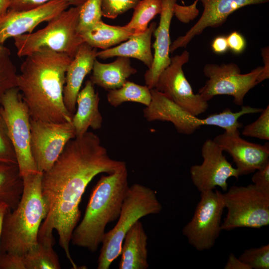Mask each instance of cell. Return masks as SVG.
<instances>
[{
  "label": "cell",
  "mask_w": 269,
  "mask_h": 269,
  "mask_svg": "<svg viewBox=\"0 0 269 269\" xmlns=\"http://www.w3.org/2000/svg\"><path fill=\"white\" fill-rule=\"evenodd\" d=\"M111 158L99 137L87 132L69 140L57 159L42 173L41 193L46 215L40 227L37 239L54 240L74 269L70 244L73 230L81 217L79 205L89 183L98 174H111L126 164Z\"/></svg>",
  "instance_id": "1"
},
{
  "label": "cell",
  "mask_w": 269,
  "mask_h": 269,
  "mask_svg": "<svg viewBox=\"0 0 269 269\" xmlns=\"http://www.w3.org/2000/svg\"><path fill=\"white\" fill-rule=\"evenodd\" d=\"M72 58L49 50L25 56L17 77V88L31 119L50 123L71 122L63 90L67 67Z\"/></svg>",
  "instance_id": "2"
},
{
  "label": "cell",
  "mask_w": 269,
  "mask_h": 269,
  "mask_svg": "<svg viewBox=\"0 0 269 269\" xmlns=\"http://www.w3.org/2000/svg\"><path fill=\"white\" fill-rule=\"evenodd\" d=\"M126 164L114 172L102 175L95 186L84 217L72 234L71 243L96 252L107 225L117 220L129 188Z\"/></svg>",
  "instance_id": "3"
},
{
  "label": "cell",
  "mask_w": 269,
  "mask_h": 269,
  "mask_svg": "<svg viewBox=\"0 0 269 269\" xmlns=\"http://www.w3.org/2000/svg\"><path fill=\"white\" fill-rule=\"evenodd\" d=\"M42 172L23 176V189L17 207L8 211L3 223L0 253L24 255L37 242L38 231L46 215L41 193Z\"/></svg>",
  "instance_id": "4"
},
{
  "label": "cell",
  "mask_w": 269,
  "mask_h": 269,
  "mask_svg": "<svg viewBox=\"0 0 269 269\" xmlns=\"http://www.w3.org/2000/svg\"><path fill=\"white\" fill-rule=\"evenodd\" d=\"M162 209L155 192L139 183L129 186L118 220L106 232L98 259V269H109L121 255L124 238L130 229L144 216L159 213Z\"/></svg>",
  "instance_id": "5"
},
{
  "label": "cell",
  "mask_w": 269,
  "mask_h": 269,
  "mask_svg": "<svg viewBox=\"0 0 269 269\" xmlns=\"http://www.w3.org/2000/svg\"><path fill=\"white\" fill-rule=\"evenodd\" d=\"M80 5L67 9L34 32L14 37L19 57L49 50L65 54L73 58L83 41L78 33Z\"/></svg>",
  "instance_id": "6"
},
{
  "label": "cell",
  "mask_w": 269,
  "mask_h": 269,
  "mask_svg": "<svg viewBox=\"0 0 269 269\" xmlns=\"http://www.w3.org/2000/svg\"><path fill=\"white\" fill-rule=\"evenodd\" d=\"M150 93L151 101L143 109V117L149 122H170L180 134H192L204 125L216 126L225 131L241 127V124L238 121L243 115L241 111L233 112L227 108L219 113L200 119L180 107L155 88L150 89Z\"/></svg>",
  "instance_id": "7"
},
{
  "label": "cell",
  "mask_w": 269,
  "mask_h": 269,
  "mask_svg": "<svg viewBox=\"0 0 269 269\" xmlns=\"http://www.w3.org/2000/svg\"><path fill=\"white\" fill-rule=\"evenodd\" d=\"M223 197L227 213L221 224L222 230L260 229L269 225V193L250 184L232 186Z\"/></svg>",
  "instance_id": "8"
},
{
  "label": "cell",
  "mask_w": 269,
  "mask_h": 269,
  "mask_svg": "<svg viewBox=\"0 0 269 269\" xmlns=\"http://www.w3.org/2000/svg\"><path fill=\"white\" fill-rule=\"evenodd\" d=\"M0 109L7 126L21 176L38 171L30 148V116L27 106L17 87L7 91Z\"/></svg>",
  "instance_id": "9"
},
{
  "label": "cell",
  "mask_w": 269,
  "mask_h": 269,
  "mask_svg": "<svg viewBox=\"0 0 269 269\" xmlns=\"http://www.w3.org/2000/svg\"><path fill=\"white\" fill-rule=\"evenodd\" d=\"M263 68L259 66L248 73L241 74L240 67L234 63L206 64L203 71L208 80L198 93L207 102L217 95L231 96L234 103L242 106L246 94L260 83Z\"/></svg>",
  "instance_id": "10"
},
{
  "label": "cell",
  "mask_w": 269,
  "mask_h": 269,
  "mask_svg": "<svg viewBox=\"0 0 269 269\" xmlns=\"http://www.w3.org/2000/svg\"><path fill=\"white\" fill-rule=\"evenodd\" d=\"M223 193L218 190L201 193L193 216L182 229L189 244L198 251L212 248L221 229L225 209Z\"/></svg>",
  "instance_id": "11"
},
{
  "label": "cell",
  "mask_w": 269,
  "mask_h": 269,
  "mask_svg": "<svg viewBox=\"0 0 269 269\" xmlns=\"http://www.w3.org/2000/svg\"><path fill=\"white\" fill-rule=\"evenodd\" d=\"M30 148L37 170L49 169L67 142L76 137L71 122L50 123L30 118Z\"/></svg>",
  "instance_id": "12"
},
{
  "label": "cell",
  "mask_w": 269,
  "mask_h": 269,
  "mask_svg": "<svg viewBox=\"0 0 269 269\" xmlns=\"http://www.w3.org/2000/svg\"><path fill=\"white\" fill-rule=\"evenodd\" d=\"M189 53L183 51L171 58L170 63L160 74L154 88L182 108L198 116L209 107L207 101L193 93L182 67L188 62Z\"/></svg>",
  "instance_id": "13"
},
{
  "label": "cell",
  "mask_w": 269,
  "mask_h": 269,
  "mask_svg": "<svg viewBox=\"0 0 269 269\" xmlns=\"http://www.w3.org/2000/svg\"><path fill=\"white\" fill-rule=\"evenodd\" d=\"M223 150L213 140L207 139L201 148L203 161L190 167V177L193 184L201 193L213 190L216 187L224 191L228 189V179H238L237 169L227 160Z\"/></svg>",
  "instance_id": "14"
},
{
  "label": "cell",
  "mask_w": 269,
  "mask_h": 269,
  "mask_svg": "<svg viewBox=\"0 0 269 269\" xmlns=\"http://www.w3.org/2000/svg\"><path fill=\"white\" fill-rule=\"evenodd\" d=\"M70 5L65 0H52L32 9H8L0 16V44L9 38L32 32L40 23L51 20Z\"/></svg>",
  "instance_id": "15"
},
{
  "label": "cell",
  "mask_w": 269,
  "mask_h": 269,
  "mask_svg": "<svg viewBox=\"0 0 269 269\" xmlns=\"http://www.w3.org/2000/svg\"><path fill=\"white\" fill-rule=\"evenodd\" d=\"M213 140L232 157L240 176L259 170L269 163V143L249 142L240 136L238 129L225 131Z\"/></svg>",
  "instance_id": "16"
},
{
  "label": "cell",
  "mask_w": 269,
  "mask_h": 269,
  "mask_svg": "<svg viewBox=\"0 0 269 269\" xmlns=\"http://www.w3.org/2000/svg\"><path fill=\"white\" fill-rule=\"evenodd\" d=\"M203 7L202 14L197 22L184 35L178 37L171 44L172 53L178 48L185 47L195 36L207 27L222 25L228 16L239 8L252 4L268 2L269 0H196Z\"/></svg>",
  "instance_id": "17"
},
{
  "label": "cell",
  "mask_w": 269,
  "mask_h": 269,
  "mask_svg": "<svg viewBox=\"0 0 269 269\" xmlns=\"http://www.w3.org/2000/svg\"><path fill=\"white\" fill-rule=\"evenodd\" d=\"M162 10L159 25L153 32L155 41L152 45L154 50L151 66L144 74L146 85L154 88L161 73L170 63L169 49L171 45L169 30L173 8L177 0H161Z\"/></svg>",
  "instance_id": "18"
},
{
  "label": "cell",
  "mask_w": 269,
  "mask_h": 269,
  "mask_svg": "<svg viewBox=\"0 0 269 269\" xmlns=\"http://www.w3.org/2000/svg\"><path fill=\"white\" fill-rule=\"evenodd\" d=\"M97 52V48L86 42L82 43L67 67L63 101L66 108L72 117L76 110L78 94L84 78L92 70Z\"/></svg>",
  "instance_id": "19"
},
{
  "label": "cell",
  "mask_w": 269,
  "mask_h": 269,
  "mask_svg": "<svg viewBox=\"0 0 269 269\" xmlns=\"http://www.w3.org/2000/svg\"><path fill=\"white\" fill-rule=\"evenodd\" d=\"M99 94L95 92L94 84L90 80H88L78 94L77 108L72 119L76 137L85 134L89 128L98 130L102 127L103 117L99 109Z\"/></svg>",
  "instance_id": "20"
},
{
  "label": "cell",
  "mask_w": 269,
  "mask_h": 269,
  "mask_svg": "<svg viewBox=\"0 0 269 269\" xmlns=\"http://www.w3.org/2000/svg\"><path fill=\"white\" fill-rule=\"evenodd\" d=\"M148 237L142 223L136 221L127 233L122 246L119 269H147L149 267Z\"/></svg>",
  "instance_id": "21"
},
{
  "label": "cell",
  "mask_w": 269,
  "mask_h": 269,
  "mask_svg": "<svg viewBox=\"0 0 269 269\" xmlns=\"http://www.w3.org/2000/svg\"><path fill=\"white\" fill-rule=\"evenodd\" d=\"M156 26V22L151 23L145 31L132 35L120 45L97 51L96 57L103 59L115 56L135 58L149 68L153 59L151 49V36Z\"/></svg>",
  "instance_id": "22"
},
{
  "label": "cell",
  "mask_w": 269,
  "mask_h": 269,
  "mask_svg": "<svg viewBox=\"0 0 269 269\" xmlns=\"http://www.w3.org/2000/svg\"><path fill=\"white\" fill-rule=\"evenodd\" d=\"M90 81L106 90L121 87L137 70L132 66L130 58L118 57L113 62L103 63L95 59Z\"/></svg>",
  "instance_id": "23"
},
{
  "label": "cell",
  "mask_w": 269,
  "mask_h": 269,
  "mask_svg": "<svg viewBox=\"0 0 269 269\" xmlns=\"http://www.w3.org/2000/svg\"><path fill=\"white\" fill-rule=\"evenodd\" d=\"M79 35L83 42L91 47L105 50L126 41L133 34L124 26L111 25L101 20Z\"/></svg>",
  "instance_id": "24"
},
{
  "label": "cell",
  "mask_w": 269,
  "mask_h": 269,
  "mask_svg": "<svg viewBox=\"0 0 269 269\" xmlns=\"http://www.w3.org/2000/svg\"><path fill=\"white\" fill-rule=\"evenodd\" d=\"M23 189V179L17 164L0 161V202L13 210L20 200Z\"/></svg>",
  "instance_id": "25"
},
{
  "label": "cell",
  "mask_w": 269,
  "mask_h": 269,
  "mask_svg": "<svg viewBox=\"0 0 269 269\" xmlns=\"http://www.w3.org/2000/svg\"><path fill=\"white\" fill-rule=\"evenodd\" d=\"M54 241L37 240L36 245L24 255L25 269H59L58 257L53 249Z\"/></svg>",
  "instance_id": "26"
},
{
  "label": "cell",
  "mask_w": 269,
  "mask_h": 269,
  "mask_svg": "<svg viewBox=\"0 0 269 269\" xmlns=\"http://www.w3.org/2000/svg\"><path fill=\"white\" fill-rule=\"evenodd\" d=\"M109 103L117 107L126 102H132L148 106L151 101L150 89L146 85L142 86L127 81L121 87L108 91L107 95Z\"/></svg>",
  "instance_id": "27"
},
{
  "label": "cell",
  "mask_w": 269,
  "mask_h": 269,
  "mask_svg": "<svg viewBox=\"0 0 269 269\" xmlns=\"http://www.w3.org/2000/svg\"><path fill=\"white\" fill-rule=\"evenodd\" d=\"M162 10L161 0H140L134 8L133 16L124 27L133 34L142 33L148 23Z\"/></svg>",
  "instance_id": "28"
},
{
  "label": "cell",
  "mask_w": 269,
  "mask_h": 269,
  "mask_svg": "<svg viewBox=\"0 0 269 269\" xmlns=\"http://www.w3.org/2000/svg\"><path fill=\"white\" fill-rule=\"evenodd\" d=\"M17 77L9 49L0 44V102L7 91L17 87Z\"/></svg>",
  "instance_id": "29"
},
{
  "label": "cell",
  "mask_w": 269,
  "mask_h": 269,
  "mask_svg": "<svg viewBox=\"0 0 269 269\" xmlns=\"http://www.w3.org/2000/svg\"><path fill=\"white\" fill-rule=\"evenodd\" d=\"M101 0H86L80 5L77 32L82 34L102 20Z\"/></svg>",
  "instance_id": "30"
},
{
  "label": "cell",
  "mask_w": 269,
  "mask_h": 269,
  "mask_svg": "<svg viewBox=\"0 0 269 269\" xmlns=\"http://www.w3.org/2000/svg\"><path fill=\"white\" fill-rule=\"evenodd\" d=\"M239 259L251 269H269V244L246 250Z\"/></svg>",
  "instance_id": "31"
},
{
  "label": "cell",
  "mask_w": 269,
  "mask_h": 269,
  "mask_svg": "<svg viewBox=\"0 0 269 269\" xmlns=\"http://www.w3.org/2000/svg\"><path fill=\"white\" fill-rule=\"evenodd\" d=\"M242 134L246 136L269 140V106L261 111L259 117L255 122L244 127Z\"/></svg>",
  "instance_id": "32"
},
{
  "label": "cell",
  "mask_w": 269,
  "mask_h": 269,
  "mask_svg": "<svg viewBox=\"0 0 269 269\" xmlns=\"http://www.w3.org/2000/svg\"><path fill=\"white\" fill-rule=\"evenodd\" d=\"M140 0H101L102 16L114 19L130 9H134Z\"/></svg>",
  "instance_id": "33"
},
{
  "label": "cell",
  "mask_w": 269,
  "mask_h": 269,
  "mask_svg": "<svg viewBox=\"0 0 269 269\" xmlns=\"http://www.w3.org/2000/svg\"><path fill=\"white\" fill-rule=\"evenodd\" d=\"M0 161L17 163L7 128L0 109Z\"/></svg>",
  "instance_id": "34"
},
{
  "label": "cell",
  "mask_w": 269,
  "mask_h": 269,
  "mask_svg": "<svg viewBox=\"0 0 269 269\" xmlns=\"http://www.w3.org/2000/svg\"><path fill=\"white\" fill-rule=\"evenodd\" d=\"M52 0H8V9L17 11L32 9ZM71 5L82 4L86 0H65Z\"/></svg>",
  "instance_id": "35"
},
{
  "label": "cell",
  "mask_w": 269,
  "mask_h": 269,
  "mask_svg": "<svg viewBox=\"0 0 269 269\" xmlns=\"http://www.w3.org/2000/svg\"><path fill=\"white\" fill-rule=\"evenodd\" d=\"M0 269H25L23 255L0 253Z\"/></svg>",
  "instance_id": "36"
},
{
  "label": "cell",
  "mask_w": 269,
  "mask_h": 269,
  "mask_svg": "<svg viewBox=\"0 0 269 269\" xmlns=\"http://www.w3.org/2000/svg\"><path fill=\"white\" fill-rule=\"evenodd\" d=\"M252 181L257 188L269 193V163L256 171L252 177Z\"/></svg>",
  "instance_id": "37"
},
{
  "label": "cell",
  "mask_w": 269,
  "mask_h": 269,
  "mask_svg": "<svg viewBox=\"0 0 269 269\" xmlns=\"http://www.w3.org/2000/svg\"><path fill=\"white\" fill-rule=\"evenodd\" d=\"M226 37L229 49L236 54H240L244 51L246 46V41L242 34L234 31Z\"/></svg>",
  "instance_id": "38"
},
{
  "label": "cell",
  "mask_w": 269,
  "mask_h": 269,
  "mask_svg": "<svg viewBox=\"0 0 269 269\" xmlns=\"http://www.w3.org/2000/svg\"><path fill=\"white\" fill-rule=\"evenodd\" d=\"M213 51L217 54H223L229 49L227 37L219 36L214 38L211 44Z\"/></svg>",
  "instance_id": "39"
},
{
  "label": "cell",
  "mask_w": 269,
  "mask_h": 269,
  "mask_svg": "<svg viewBox=\"0 0 269 269\" xmlns=\"http://www.w3.org/2000/svg\"><path fill=\"white\" fill-rule=\"evenodd\" d=\"M224 269H251L248 265L241 261L239 258H237L233 253H231L229 255Z\"/></svg>",
  "instance_id": "40"
},
{
  "label": "cell",
  "mask_w": 269,
  "mask_h": 269,
  "mask_svg": "<svg viewBox=\"0 0 269 269\" xmlns=\"http://www.w3.org/2000/svg\"><path fill=\"white\" fill-rule=\"evenodd\" d=\"M269 47L262 49V55L263 59L264 66L263 67V71L259 77V82L266 80L269 78Z\"/></svg>",
  "instance_id": "41"
},
{
  "label": "cell",
  "mask_w": 269,
  "mask_h": 269,
  "mask_svg": "<svg viewBox=\"0 0 269 269\" xmlns=\"http://www.w3.org/2000/svg\"><path fill=\"white\" fill-rule=\"evenodd\" d=\"M9 210L8 206L6 203L0 202V241L4 219Z\"/></svg>",
  "instance_id": "42"
},
{
  "label": "cell",
  "mask_w": 269,
  "mask_h": 269,
  "mask_svg": "<svg viewBox=\"0 0 269 269\" xmlns=\"http://www.w3.org/2000/svg\"><path fill=\"white\" fill-rule=\"evenodd\" d=\"M8 9V0H0V16Z\"/></svg>",
  "instance_id": "43"
}]
</instances>
